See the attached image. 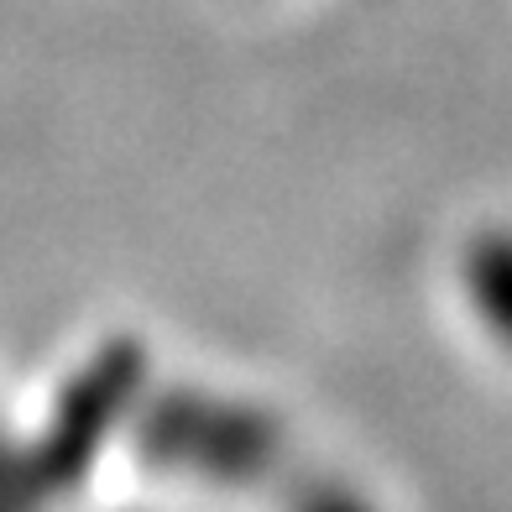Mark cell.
Returning <instances> with one entry per match:
<instances>
[{"instance_id":"6da1fadb","label":"cell","mask_w":512,"mask_h":512,"mask_svg":"<svg viewBox=\"0 0 512 512\" xmlns=\"http://www.w3.org/2000/svg\"><path fill=\"white\" fill-rule=\"evenodd\" d=\"M136 450L162 471L204 481H262L283 460V434L262 408L204 398V392H173L142 413Z\"/></svg>"},{"instance_id":"7a4b0ae2","label":"cell","mask_w":512,"mask_h":512,"mask_svg":"<svg viewBox=\"0 0 512 512\" xmlns=\"http://www.w3.org/2000/svg\"><path fill=\"white\" fill-rule=\"evenodd\" d=\"M147 382V356L142 345L115 340L89 361L74 382H68L63 403L53 413V429L42 439V450L32 455V476L42 492H74L79 476L100 460V450L110 445V434L121 429V418L136 408Z\"/></svg>"},{"instance_id":"3957f363","label":"cell","mask_w":512,"mask_h":512,"mask_svg":"<svg viewBox=\"0 0 512 512\" xmlns=\"http://www.w3.org/2000/svg\"><path fill=\"white\" fill-rule=\"evenodd\" d=\"M465 288H471L486 330L512 345V230H492L465 251Z\"/></svg>"},{"instance_id":"277c9868","label":"cell","mask_w":512,"mask_h":512,"mask_svg":"<svg viewBox=\"0 0 512 512\" xmlns=\"http://www.w3.org/2000/svg\"><path fill=\"white\" fill-rule=\"evenodd\" d=\"M293 512H371V507H366L361 497H351V492H345V486L314 481V486H304V492H298Z\"/></svg>"}]
</instances>
